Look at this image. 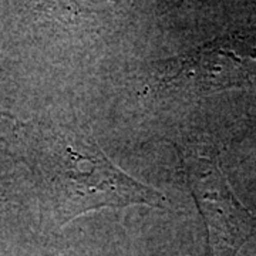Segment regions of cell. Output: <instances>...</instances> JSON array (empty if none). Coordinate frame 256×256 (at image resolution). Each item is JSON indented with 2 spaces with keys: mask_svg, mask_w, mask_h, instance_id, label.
<instances>
[{
  "mask_svg": "<svg viewBox=\"0 0 256 256\" xmlns=\"http://www.w3.org/2000/svg\"><path fill=\"white\" fill-rule=\"evenodd\" d=\"M43 166L62 224L101 208H165L161 192L112 164L94 138L80 128L62 127L53 132Z\"/></svg>",
  "mask_w": 256,
  "mask_h": 256,
  "instance_id": "6da1fadb",
  "label": "cell"
},
{
  "mask_svg": "<svg viewBox=\"0 0 256 256\" xmlns=\"http://www.w3.org/2000/svg\"><path fill=\"white\" fill-rule=\"evenodd\" d=\"M181 158L206 228V256H235L256 234V218L236 198L214 160L184 152Z\"/></svg>",
  "mask_w": 256,
  "mask_h": 256,
  "instance_id": "7a4b0ae2",
  "label": "cell"
},
{
  "mask_svg": "<svg viewBox=\"0 0 256 256\" xmlns=\"http://www.w3.org/2000/svg\"><path fill=\"white\" fill-rule=\"evenodd\" d=\"M185 63L205 90L244 86L256 78V32L236 33L210 43Z\"/></svg>",
  "mask_w": 256,
  "mask_h": 256,
  "instance_id": "3957f363",
  "label": "cell"
}]
</instances>
